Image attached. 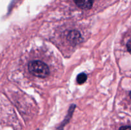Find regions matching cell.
<instances>
[{"label":"cell","mask_w":131,"mask_h":130,"mask_svg":"<svg viewBox=\"0 0 131 130\" xmlns=\"http://www.w3.org/2000/svg\"><path fill=\"white\" fill-rule=\"evenodd\" d=\"M29 73L39 78H46L49 74V68L46 63L40 61H31L28 64Z\"/></svg>","instance_id":"cell-1"},{"label":"cell","mask_w":131,"mask_h":130,"mask_svg":"<svg viewBox=\"0 0 131 130\" xmlns=\"http://www.w3.org/2000/svg\"><path fill=\"white\" fill-rule=\"evenodd\" d=\"M68 41L72 45H77L80 43L82 40L81 35L80 33L77 30H72L67 36Z\"/></svg>","instance_id":"cell-2"},{"label":"cell","mask_w":131,"mask_h":130,"mask_svg":"<svg viewBox=\"0 0 131 130\" xmlns=\"http://www.w3.org/2000/svg\"><path fill=\"white\" fill-rule=\"evenodd\" d=\"M77 6L83 10H89L92 7L93 0H74Z\"/></svg>","instance_id":"cell-3"},{"label":"cell","mask_w":131,"mask_h":130,"mask_svg":"<svg viewBox=\"0 0 131 130\" xmlns=\"http://www.w3.org/2000/svg\"><path fill=\"white\" fill-rule=\"evenodd\" d=\"M87 80V75L84 73H81L79 74L77 76V82L79 84H83Z\"/></svg>","instance_id":"cell-4"},{"label":"cell","mask_w":131,"mask_h":130,"mask_svg":"<svg viewBox=\"0 0 131 130\" xmlns=\"http://www.w3.org/2000/svg\"><path fill=\"white\" fill-rule=\"evenodd\" d=\"M119 130H130V126H122Z\"/></svg>","instance_id":"cell-5"}]
</instances>
